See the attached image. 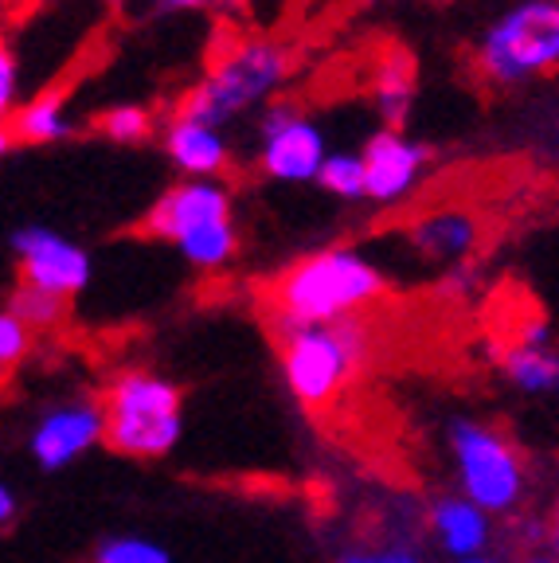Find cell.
<instances>
[{
  "label": "cell",
  "mask_w": 559,
  "mask_h": 563,
  "mask_svg": "<svg viewBox=\"0 0 559 563\" xmlns=\"http://www.w3.org/2000/svg\"><path fill=\"white\" fill-rule=\"evenodd\" d=\"M4 309L17 313L20 321L32 329H55V325H63V317H67V298H55V294H44L20 282L17 290L9 294V306Z\"/></svg>",
  "instance_id": "ffe728a7"
},
{
  "label": "cell",
  "mask_w": 559,
  "mask_h": 563,
  "mask_svg": "<svg viewBox=\"0 0 559 563\" xmlns=\"http://www.w3.org/2000/svg\"><path fill=\"white\" fill-rule=\"evenodd\" d=\"M430 532L446 555L473 560L490 548V512L473 505L470 497H442L430 509Z\"/></svg>",
  "instance_id": "2e32d148"
},
{
  "label": "cell",
  "mask_w": 559,
  "mask_h": 563,
  "mask_svg": "<svg viewBox=\"0 0 559 563\" xmlns=\"http://www.w3.org/2000/svg\"><path fill=\"white\" fill-rule=\"evenodd\" d=\"M0 525H17V493H12V485H0Z\"/></svg>",
  "instance_id": "484cf974"
},
{
  "label": "cell",
  "mask_w": 559,
  "mask_h": 563,
  "mask_svg": "<svg viewBox=\"0 0 559 563\" xmlns=\"http://www.w3.org/2000/svg\"><path fill=\"white\" fill-rule=\"evenodd\" d=\"M407 239L430 263H462L481 239V220L462 203L423 211L419 220L407 228Z\"/></svg>",
  "instance_id": "5bb4252c"
},
{
  "label": "cell",
  "mask_w": 559,
  "mask_h": 563,
  "mask_svg": "<svg viewBox=\"0 0 559 563\" xmlns=\"http://www.w3.org/2000/svg\"><path fill=\"white\" fill-rule=\"evenodd\" d=\"M106 442L125 457H165L184 434V399L173 379L149 368H125L102 399Z\"/></svg>",
  "instance_id": "5b68a950"
},
{
  "label": "cell",
  "mask_w": 559,
  "mask_h": 563,
  "mask_svg": "<svg viewBox=\"0 0 559 563\" xmlns=\"http://www.w3.org/2000/svg\"><path fill=\"white\" fill-rule=\"evenodd\" d=\"M98 442H106V411L98 399H63V404L47 407L35 419L32 434H28V450H32L35 466L55 474L67 470L75 457H83L87 450H95Z\"/></svg>",
  "instance_id": "30bf717a"
},
{
  "label": "cell",
  "mask_w": 559,
  "mask_h": 563,
  "mask_svg": "<svg viewBox=\"0 0 559 563\" xmlns=\"http://www.w3.org/2000/svg\"><path fill=\"white\" fill-rule=\"evenodd\" d=\"M317 188L337 200H368V168L360 150H332L317 176Z\"/></svg>",
  "instance_id": "d6986e66"
},
{
  "label": "cell",
  "mask_w": 559,
  "mask_h": 563,
  "mask_svg": "<svg viewBox=\"0 0 559 563\" xmlns=\"http://www.w3.org/2000/svg\"><path fill=\"white\" fill-rule=\"evenodd\" d=\"M329 141L317 118L294 98H278L254 122V165L271 185H317Z\"/></svg>",
  "instance_id": "ba28073f"
},
{
  "label": "cell",
  "mask_w": 559,
  "mask_h": 563,
  "mask_svg": "<svg viewBox=\"0 0 559 563\" xmlns=\"http://www.w3.org/2000/svg\"><path fill=\"white\" fill-rule=\"evenodd\" d=\"M278 336L282 379H286L289 396L306 407H329L349 387V379L364 368L368 329L360 321L286 329Z\"/></svg>",
  "instance_id": "8992f818"
},
{
  "label": "cell",
  "mask_w": 559,
  "mask_h": 563,
  "mask_svg": "<svg viewBox=\"0 0 559 563\" xmlns=\"http://www.w3.org/2000/svg\"><path fill=\"white\" fill-rule=\"evenodd\" d=\"M32 325H24L17 313H0V364H4V372H12L20 361H24L28 352H32Z\"/></svg>",
  "instance_id": "7402d4cb"
},
{
  "label": "cell",
  "mask_w": 559,
  "mask_h": 563,
  "mask_svg": "<svg viewBox=\"0 0 559 563\" xmlns=\"http://www.w3.org/2000/svg\"><path fill=\"white\" fill-rule=\"evenodd\" d=\"M95 130L114 145H145L157 133V114L141 102H114L102 114H95Z\"/></svg>",
  "instance_id": "ac0fdd59"
},
{
  "label": "cell",
  "mask_w": 559,
  "mask_h": 563,
  "mask_svg": "<svg viewBox=\"0 0 559 563\" xmlns=\"http://www.w3.org/2000/svg\"><path fill=\"white\" fill-rule=\"evenodd\" d=\"M481 87L520 90L559 75V0H513L470 47Z\"/></svg>",
  "instance_id": "3957f363"
},
{
  "label": "cell",
  "mask_w": 559,
  "mask_h": 563,
  "mask_svg": "<svg viewBox=\"0 0 559 563\" xmlns=\"http://www.w3.org/2000/svg\"><path fill=\"white\" fill-rule=\"evenodd\" d=\"M161 153L180 180H223V173L235 165V141L228 130L176 110L161 125Z\"/></svg>",
  "instance_id": "7c38bea8"
},
{
  "label": "cell",
  "mask_w": 559,
  "mask_h": 563,
  "mask_svg": "<svg viewBox=\"0 0 559 563\" xmlns=\"http://www.w3.org/2000/svg\"><path fill=\"white\" fill-rule=\"evenodd\" d=\"M525 563H559V555H528Z\"/></svg>",
  "instance_id": "4316f807"
},
{
  "label": "cell",
  "mask_w": 559,
  "mask_h": 563,
  "mask_svg": "<svg viewBox=\"0 0 559 563\" xmlns=\"http://www.w3.org/2000/svg\"><path fill=\"white\" fill-rule=\"evenodd\" d=\"M0 106H4V118L17 114L20 106V59L9 44L0 47Z\"/></svg>",
  "instance_id": "603a6c76"
},
{
  "label": "cell",
  "mask_w": 559,
  "mask_h": 563,
  "mask_svg": "<svg viewBox=\"0 0 559 563\" xmlns=\"http://www.w3.org/2000/svg\"><path fill=\"white\" fill-rule=\"evenodd\" d=\"M387 278L376 263L352 246H321L302 255L271 282V313L278 333L286 329L341 325L357 321L360 309L380 301Z\"/></svg>",
  "instance_id": "6da1fadb"
},
{
  "label": "cell",
  "mask_w": 559,
  "mask_h": 563,
  "mask_svg": "<svg viewBox=\"0 0 559 563\" xmlns=\"http://www.w3.org/2000/svg\"><path fill=\"white\" fill-rule=\"evenodd\" d=\"M450 454L458 466V485L462 497L497 517V512H513L525 493V462L516 454V446L490 422L478 419H458L450 427Z\"/></svg>",
  "instance_id": "52a82bcc"
},
{
  "label": "cell",
  "mask_w": 559,
  "mask_h": 563,
  "mask_svg": "<svg viewBox=\"0 0 559 563\" xmlns=\"http://www.w3.org/2000/svg\"><path fill=\"white\" fill-rule=\"evenodd\" d=\"M75 130H79V118L70 110V98L47 87L24 98L17 106V114L4 118V150H12V145L44 150V145H59V141L75 137Z\"/></svg>",
  "instance_id": "4fadbf2b"
},
{
  "label": "cell",
  "mask_w": 559,
  "mask_h": 563,
  "mask_svg": "<svg viewBox=\"0 0 559 563\" xmlns=\"http://www.w3.org/2000/svg\"><path fill=\"white\" fill-rule=\"evenodd\" d=\"M337 563H423L412 548H376V552H349Z\"/></svg>",
  "instance_id": "cb8c5ba5"
},
{
  "label": "cell",
  "mask_w": 559,
  "mask_h": 563,
  "mask_svg": "<svg viewBox=\"0 0 559 563\" xmlns=\"http://www.w3.org/2000/svg\"><path fill=\"white\" fill-rule=\"evenodd\" d=\"M289 75H294V52L282 40L239 35L228 47H219L216 59L184 90L173 110L231 130L239 118L263 114L266 106L278 102Z\"/></svg>",
  "instance_id": "7a4b0ae2"
},
{
  "label": "cell",
  "mask_w": 559,
  "mask_h": 563,
  "mask_svg": "<svg viewBox=\"0 0 559 563\" xmlns=\"http://www.w3.org/2000/svg\"><path fill=\"white\" fill-rule=\"evenodd\" d=\"M501 368L528 396L559 391V344L544 321H528L513 344L501 352Z\"/></svg>",
  "instance_id": "9a60e30c"
},
{
  "label": "cell",
  "mask_w": 559,
  "mask_h": 563,
  "mask_svg": "<svg viewBox=\"0 0 559 563\" xmlns=\"http://www.w3.org/2000/svg\"><path fill=\"white\" fill-rule=\"evenodd\" d=\"M145 235L161 239L204 274H216L235 263L239 255V228H235V200L223 180H176L157 200L149 203Z\"/></svg>",
  "instance_id": "277c9868"
},
{
  "label": "cell",
  "mask_w": 559,
  "mask_h": 563,
  "mask_svg": "<svg viewBox=\"0 0 559 563\" xmlns=\"http://www.w3.org/2000/svg\"><path fill=\"white\" fill-rule=\"evenodd\" d=\"M360 157H364L368 168V200L380 203V208H392V203H403L423 185L435 153H430V145L415 141L407 130L380 125L360 145Z\"/></svg>",
  "instance_id": "8fae6325"
},
{
  "label": "cell",
  "mask_w": 559,
  "mask_h": 563,
  "mask_svg": "<svg viewBox=\"0 0 559 563\" xmlns=\"http://www.w3.org/2000/svg\"><path fill=\"white\" fill-rule=\"evenodd\" d=\"M454 563H501V560H490V555H473V560H454Z\"/></svg>",
  "instance_id": "83f0119b"
},
{
  "label": "cell",
  "mask_w": 559,
  "mask_h": 563,
  "mask_svg": "<svg viewBox=\"0 0 559 563\" xmlns=\"http://www.w3.org/2000/svg\"><path fill=\"white\" fill-rule=\"evenodd\" d=\"M149 4L161 12H204V9H216L219 0H149Z\"/></svg>",
  "instance_id": "d4e9b609"
},
{
  "label": "cell",
  "mask_w": 559,
  "mask_h": 563,
  "mask_svg": "<svg viewBox=\"0 0 559 563\" xmlns=\"http://www.w3.org/2000/svg\"><path fill=\"white\" fill-rule=\"evenodd\" d=\"M106 4H130V0H106Z\"/></svg>",
  "instance_id": "f546056e"
},
{
  "label": "cell",
  "mask_w": 559,
  "mask_h": 563,
  "mask_svg": "<svg viewBox=\"0 0 559 563\" xmlns=\"http://www.w3.org/2000/svg\"><path fill=\"white\" fill-rule=\"evenodd\" d=\"M95 563H173L165 544L145 537H110L98 544Z\"/></svg>",
  "instance_id": "44dd1931"
},
{
  "label": "cell",
  "mask_w": 559,
  "mask_h": 563,
  "mask_svg": "<svg viewBox=\"0 0 559 563\" xmlns=\"http://www.w3.org/2000/svg\"><path fill=\"white\" fill-rule=\"evenodd\" d=\"M556 555H559V512H556Z\"/></svg>",
  "instance_id": "f1b7e54d"
},
{
  "label": "cell",
  "mask_w": 559,
  "mask_h": 563,
  "mask_svg": "<svg viewBox=\"0 0 559 563\" xmlns=\"http://www.w3.org/2000/svg\"><path fill=\"white\" fill-rule=\"evenodd\" d=\"M12 258L24 286L55 294V298H75L95 278V258L83 243L44 223H24L9 235Z\"/></svg>",
  "instance_id": "9c48e42d"
},
{
  "label": "cell",
  "mask_w": 559,
  "mask_h": 563,
  "mask_svg": "<svg viewBox=\"0 0 559 563\" xmlns=\"http://www.w3.org/2000/svg\"><path fill=\"white\" fill-rule=\"evenodd\" d=\"M360 4H380V0H360Z\"/></svg>",
  "instance_id": "4dcf8cb0"
},
{
  "label": "cell",
  "mask_w": 559,
  "mask_h": 563,
  "mask_svg": "<svg viewBox=\"0 0 559 563\" xmlns=\"http://www.w3.org/2000/svg\"><path fill=\"white\" fill-rule=\"evenodd\" d=\"M368 98H372V110L387 130H403L415 106V63L407 47H387L384 55H376Z\"/></svg>",
  "instance_id": "e0dca14e"
}]
</instances>
